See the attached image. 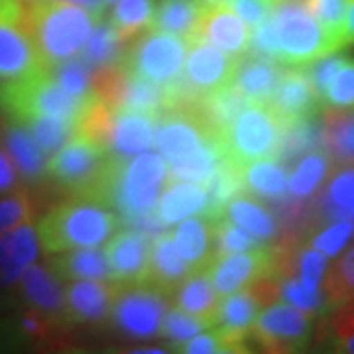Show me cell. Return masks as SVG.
Returning a JSON list of instances; mask_svg holds the SVG:
<instances>
[{"label":"cell","instance_id":"35","mask_svg":"<svg viewBox=\"0 0 354 354\" xmlns=\"http://www.w3.org/2000/svg\"><path fill=\"white\" fill-rule=\"evenodd\" d=\"M124 44L109 20H99L93 26L87 41L81 50V55L91 65H118L122 64Z\"/></svg>","mask_w":354,"mask_h":354},{"label":"cell","instance_id":"38","mask_svg":"<svg viewBox=\"0 0 354 354\" xmlns=\"http://www.w3.org/2000/svg\"><path fill=\"white\" fill-rule=\"evenodd\" d=\"M242 176L246 191L260 197H283L288 187L286 169L283 165L278 164V160H258L252 164L242 165Z\"/></svg>","mask_w":354,"mask_h":354},{"label":"cell","instance_id":"20","mask_svg":"<svg viewBox=\"0 0 354 354\" xmlns=\"http://www.w3.org/2000/svg\"><path fill=\"white\" fill-rule=\"evenodd\" d=\"M189 268L181 260L177 254L176 244H174V234L171 232H162L153 239L150 246V260H148V270L146 278L140 283L160 291L162 295H171L176 293L179 283L189 276Z\"/></svg>","mask_w":354,"mask_h":354},{"label":"cell","instance_id":"26","mask_svg":"<svg viewBox=\"0 0 354 354\" xmlns=\"http://www.w3.org/2000/svg\"><path fill=\"white\" fill-rule=\"evenodd\" d=\"M281 73L283 69H279L278 62L248 53V57H239L232 83L241 88L250 102H268Z\"/></svg>","mask_w":354,"mask_h":354},{"label":"cell","instance_id":"11","mask_svg":"<svg viewBox=\"0 0 354 354\" xmlns=\"http://www.w3.org/2000/svg\"><path fill=\"white\" fill-rule=\"evenodd\" d=\"M250 333L268 353H297L309 342L311 321L293 305L276 304L258 315Z\"/></svg>","mask_w":354,"mask_h":354},{"label":"cell","instance_id":"28","mask_svg":"<svg viewBox=\"0 0 354 354\" xmlns=\"http://www.w3.org/2000/svg\"><path fill=\"white\" fill-rule=\"evenodd\" d=\"M242 193H246L242 165L230 160L228 156H223L216 164L211 181L207 183V207L201 215L211 221L223 218L228 203Z\"/></svg>","mask_w":354,"mask_h":354},{"label":"cell","instance_id":"4","mask_svg":"<svg viewBox=\"0 0 354 354\" xmlns=\"http://www.w3.org/2000/svg\"><path fill=\"white\" fill-rule=\"evenodd\" d=\"M270 22L278 41L279 64L307 65L341 50L309 10V0H274Z\"/></svg>","mask_w":354,"mask_h":354},{"label":"cell","instance_id":"9","mask_svg":"<svg viewBox=\"0 0 354 354\" xmlns=\"http://www.w3.org/2000/svg\"><path fill=\"white\" fill-rule=\"evenodd\" d=\"M187 51L189 41L185 38L146 30L144 36L130 41L122 55V65L156 83H176L183 73Z\"/></svg>","mask_w":354,"mask_h":354},{"label":"cell","instance_id":"34","mask_svg":"<svg viewBox=\"0 0 354 354\" xmlns=\"http://www.w3.org/2000/svg\"><path fill=\"white\" fill-rule=\"evenodd\" d=\"M156 0H116L109 22L124 44L150 30Z\"/></svg>","mask_w":354,"mask_h":354},{"label":"cell","instance_id":"43","mask_svg":"<svg viewBox=\"0 0 354 354\" xmlns=\"http://www.w3.org/2000/svg\"><path fill=\"white\" fill-rule=\"evenodd\" d=\"M276 286V295L281 297V301L293 305L297 309L305 311L307 315H315L325 309V304L329 301L327 295H323L319 290H307L299 283L297 278L291 276H272Z\"/></svg>","mask_w":354,"mask_h":354},{"label":"cell","instance_id":"49","mask_svg":"<svg viewBox=\"0 0 354 354\" xmlns=\"http://www.w3.org/2000/svg\"><path fill=\"white\" fill-rule=\"evenodd\" d=\"M32 215H34L32 201L26 193H12L0 199V234L32 221Z\"/></svg>","mask_w":354,"mask_h":354},{"label":"cell","instance_id":"36","mask_svg":"<svg viewBox=\"0 0 354 354\" xmlns=\"http://www.w3.org/2000/svg\"><path fill=\"white\" fill-rule=\"evenodd\" d=\"M323 140L339 164H354V111H330L325 116Z\"/></svg>","mask_w":354,"mask_h":354},{"label":"cell","instance_id":"33","mask_svg":"<svg viewBox=\"0 0 354 354\" xmlns=\"http://www.w3.org/2000/svg\"><path fill=\"white\" fill-rule=\"evenodd\" d=\"M223 156L225 153L221 148V140H213L199 150L185 156L183 160L169 165L167 179L191 181V183H199L203 187H207V183L211 181L216 164Z\"/></svg>","mask_w":354,"mask_h":354},{"label":"cell","instance_id":"50","mask_svg":"<svg viewBox=\"0 0 354 354\" xmlns=\"http://www.w3.org/2000/svg\"><path fill=\"white\" fill-rule=\"evenodd\" d=\"M351 234H353V225L348 221H337L335 225H330L329 228H325L317 234L313 239V248H317L325 256H333L346 244Z\"/></svg>","mask_w":354,"mask_h":354},{"label":"cell","instance_id":"53","mask_svg":"<svg viewBox=\"0 0 354 354\" xmlns=\"http://www.w3.org/2000/svg\"><path fill=\"white\" fill-rule=\"evenodd\" d=\"M329 201L348 213V209L354 207V167L344 169L330 181Z\"/></svg>","mask_w":354,"mask_h":354},{"label":"cell","instance_id":"13","mask_svg":"<svg viewBox=\"0 0 354 354\" xmlns=\"http://www.w3.org/2000/svg\"><path fill=\"white\" fill-rule=\"evenodd\" d=\"M165 295L144 283L120 286L114 301V323L132 337H152L158 333L165 313Z\"/></svg>","mask_w":354,"mask_h":354},{"label":"cell","instance_id":"3","mask_svg":"<svg viewBox=\"0 0 354 354\" xmlns=\"http://www.w3.org/2000/svg\"><path fill=\"white\" fill-rule=\"evenodd\" d=\"M93 99L95 93H88L85 97L67 93L51 77L50 67L22 79L4 81L0 85V106L20 124H26L41 114L79 120Z\"/></svg>","mask_w":354,"mask_h":354},{"label":"cell","instance_id":"30","mask_svg":"<svg viewBox=\"0 0 354 354\" xmlns=\"http://www.w3.org/2000/svg\"><path fill=\"white\" fill-rule=\"evenodd\" d=\"M51 272L59 279H109L106 254L97 248H73L55 252Z\"/></svg>","mask_w":354,"mask_h":354},{"label":"cell","instance_id":"15","mask_svg":"<svg viewBox=\"0 0 354 354\" xmlns=\"http://www.w3.org/2000/svg\"><path fill=\"white\" fill-rule=\"evenodd\" d=\"M250 36L252 30L228 6V2H205L199 24L187 41L205 39L218 50L241 57L248 51Z\"/></svg>","mask_w":354,"mask_h":354},{"label":"cell","instance_id":"6","mask_svg":"<svg viewBox=\"0 0 354 354\" xmlns=\"http://www.w3.org/2000/svg\"><path fill=\"white\" fill-rule=\"evenodd\" d=\"M114 153L83 136L71 138L46 162V174L75 197L93 201L106 179Z\"/></svg>","mask_w":354,"mask_h":354},{"label":"cell","instance_id":"56","mask_svg":"<svg viewBox=\"0 0 354 354\" xmlns=\"http://www.w3.org/2000/svg\"><path fill=\"white\" fill-rule=\"evenodd\" d=\"M67 2H73L77 6H83L87 8L88 12H93L99 20L104 18V12H106V4L102 0H67Z\"/></svg>","mask_w":354,"mask_h":354},{"label":"cell","instance_id":"29","mask_svg":"<svg viewBox=\"0 0 354 354\" xmlns=\"http://www.w3.org/2000/svg\"><path fill=\"white\" fill-rule=\"evenodd\" d=\"M203 0H160L156 2L150 30L189 39L201 18Z\"/></svg>","mask_w":354,"mask_h":354},{"label":"cell","instance_id":"8","mask_svg":"<svg viewBox=\"0 0 354 354\" xmlns=\"http://www.w3.org/2000/svg\"><path fill=\"white\" fill-rule=\"evenodd\" d=\"M48 69L32 39L26 0H0V79L12 81Z\"/></svg>","mask_w":354,"mask_h":354},{"label":"cell","instance_id":"51","mask_svg":"<svg viewBox=\"0 0 354 354\" xmlns=\"http://www.w3.org/2000/svg\"><path fill=\"white\" fill-rule=\"evenodd\" d=\"M333 339L339 351L354 353V297L344 301L333 323Z\"/></svg>","mask_w":354,"mask_h":354},{"label":"cell","instance_id":"40","mask_svg":"<svg viewBox=\"0 0 354 354\" xmlns=\"http://www.w3.org/2000/svg\"><path fill=\"white\" fill-rule=\"evenodd\" d=\"M330 167L329 156L325 152H313L305 153L301 162L293 169V174L288 179V189L295 197H307L319 187V183L327 177Z\"/></svg>","mask_w":354,"mask_h":354},{"label":"cell","instance_id":"58","mask_svg":"<svg viewBox=\"0 0 354 354\" xmlns=\"http://www.w3.org/2000/svg\"><path fill=\"white\" fill-rule=\"evenodd\" d=\"M136 354H162V348H144V351H134Z\"/></svg>","mask_w":354,"mask_h":354},{"label":"cell","instance_id":"19","mask_svg":"<svg viewBox=\"0 0 354 354\" xmlns=\"http://www.w3.org/2000/svg\"><path fill=\"white\" fill-rule=\"evenodd\" d=\"M174 244L189 272L209 270L215 256V221L207 216H187L171 232Z\"/></svg>","mask_w":354,"mask_h":354},{"label":"cell","instance_id":"7","mask_svg":"<svg viewBox=\"0 0 354 354\" xmlns=\"http://www.w3.org/2000/svg\"><path fill=\"white\" fill-rule=\"evenodd\" d=\"M167 177L169 165L162 153L140 152L134 160L120 158L111 193V207L118 209L124 221L150 211L156 207Z\"/></svg>","mask_w":354,"mask_h":354},{"label":"cell","instance_id":"42","mask_svg":"<svg viewBox=\"0 0 354 354\" xmlns=\"http://www.w3.org/2000/svg\"><path fill=\"white\" fill-rule=\"evenodd\" d=\"M93 67L95 65H91L81 53H77L73 57H67L64 62L50 65V73L67 93L85 97L88 93H93L91 88Z\"/></svg>","mask_w":354,"mask_h":354},{"label":"cell","instance_id":"45","mask_svg":"<svg viewBox=\"0 0 354 354\" xmlns=\"http://www.w3.org/2000/svg\"><path fill=\"white\" fill-rule=\"evenodd\" d=\"M321 99L330 109H354V64L342 59L329 79Z\"/></svg>","mask_w":354,"mask_h":354},{"label":"cell","instance_id":"24","mask_svg":"<svg viewBox=\"0 0 354 354\" xmlns=\"http://www.w3.org/2000/svg\"><path fill=\"white\" fill-rule=\"evenodd\" d=\"M248 102L250 101L246 99V95L230 81L227 85L203 95L199 101L189 106L199 114V118L209 127V130L221 138V134Z\"/></svg>","mask_w":354,"mask_h":354},{"label":"cell","instance_id":"41","mask_svg":"<svg viewBox=\"0 0 354 354\" xmlns=\"http://www.w3.org/2000/svg\"><path fill=\"white\" fill-rule=\"evenodd\" d=\"M183 353H244L246 351V335L232 333L223 327H213V330L197 333L183 344H179Z\"/></svg>","mask_w":354,"mask_h":354},{"label":"cell","instance_id":"27","mask_svg":"<svg viewBox=\"0 0 354 354\" xmlns=\"http://www.w3.org/2000/svg\"><path fill=\"white\" fill-rule=\"evenodd\" d=\"M207 207V187L191 181L167 179L156 211L165 225H176L191 215H201Z\"/></svg>","mask_w":354,"mask_h":354},{"label":"cell","instance_id":"25","mask_svg":"<svg viewBox=\"0 0 354 354\" xmlns=\"http://www.w3.org/2000/svg\"><path fill=\"white\" fill-rule=\"evenodd\" d=\"M221 295L215 290L209 270L191 272L176 290V304L185 313L203 319L209 329L216 325V315L221 307Z\"/></svg>","mask_w":354,"mask_h":354},{"label":"cell","instance_id":"5","mask_svg":"<svg viewBox=\"0 0 354 354\" xmlns=\"http://www.w3.org/2000/svg\"><path fill=\"white\" fill-rule=\"evenodd\" d=\"M283 122L268 102H248L221 134L223 153L236 164L278 160Z\"/></svg>","mask_w":354,"mask_h":354},{"label":"cell","instance_id":"22","mask_svg":"<svg viewBox=\"0 0 354 354\" xmlns=\"http://www.w3.org/2000/svg\"><path fill=\"white\" fill-rule=\"evenodd\" d=\"M156 127V114L140 113L132 109H114L111 153L128 160L134 153L146 152L153 144Z\"/></svg>","mask_w":354,"mask_h":354},{"label":"cell","instance_id":"21","mask_svg":"<svg viewBox=\"0 0 354 354\" xmlns=\"http://www.w3.org/2000/svg\"><path fill=\"white\" fill-rule=\"evenodd\" d=\"M39 254V239L36 228L28 223L0 234V288L12 286L34 264Z\"/></svg>","mask_w":354,"mask_h":354},{"label":"cell","instance_id":"39","mask_svg":"<svg viewBox=\"0 0 354 354\" xmlns=\"http://www.w3.org/2000/svg\"><path fill=\"white\" fill-rule=\"evenodd\" d=\"M225 216L232 223L241 225L242 228H246L258 239H272L278 228L272 213L248 195H239L228 203Z\"/></svg>","mask_w":354,"mask_h":354},{"label":"cell","instance_id":"55","mask_svg":"<svg viewBox=\"0 0 354 354\" xmlns=\"http://www.w3.org/2000/svg\"><path fill=\"white\" fill-rule=\"evenodd\" d=\"M16 183V169L14 162L0 150V193L10 191Z\"/></svg>","mask_w":354,"mask_h":354},{"label":"cell","instance_id":"61","mask_svg":"<svg viewBox=\"0 0 354 354\" xmlns=\"http://www.w3.org/2000/svg\"><path fill=\"white\" fill-rule=\"evenodd\" d=\"M351 216H353V221H354V207H353V209H351Z\"/></svg>","mask_w":354,"mask_h":354},{"label":"cell","instance_id":"31","mask_svg":"<svg viewBox=\"0 0 354 354\" xmlns=\"http://www.w3.org/2000/svg\"><path fill=\"white\" fill-rule=\"evenodd\" d=\"M223 299L225 301H221L215 327L248 335L260 315V307L264 305V301L258 297L252 286L234 291V293H228Z\"/></svg>","mask_w":354,"mask_h":354},{"label":"cell","instance_id":"54","mask_svg":"<svg viewBox=\"0 0 354 354\" xmlns=\"http://www.w3.org/2000/svg\"><path fill=\"white\" fill-rule=\"evenodd\" d=\"M342 59H344V57H339V55L329 53V55H325V57H319L315 62L307 64L305 73L311 79V83H313V87L317 88L319 95H323V91L327 87L329 79L333 77V73L337 71V67L342 64ZM321 101H323V99H321Z\"/></svg>","mask_w":354,"mask_h":354},{"label":"cell","instance_id":"32","mask_svg":"<svg viewBox=\"0 0 354 354\" xmlns=\"http://www.w3.org/2000/svg\"><path fill=\"white\" fill-rule=\"evenodd\" d=\"M6 150L14 162V167L28 179H38L46 174V153L41 152L38 142L30 130L16 122L6 130Z\"/></svg>","mask_w":354,"mask_h":354},{"label":"cell","instance_id":"2","mask_svg":"<svg viewBox=\"0 0 354 354\" xmlns=\"http://www.w3.org/2000/svg\"><path fill=\"white\" fill-rule=\"evenodd\" d=\"M120 227V218L99 203L77 197L51 209L36 227L44 250L50 254L73 248H97Z\"/></svg>","mask_w":354,"mask_h":354},{"label":"cell","instance_id":"52","mask_svg":"<svg viewBox=\"0 0 354 354\" xmlns=\"http://www.w3.org/2000/svg\"><path fill=\"white\" fill-rule=\"evenodd\" d=\"M228 6L241 16L244 24L254 30L270 16L274 0H228Z\"/></svg>","mask_w":354,"mask_h":354},{"label":"cell","instance_id":"57","mask_svg":"<svg viewBox=\"0 0 354 354\" xmlns=\"http://www.w3.org/2000/svg\"><path fill=\"white\" fill-rule=\"evenodd\" d=\"M354 41V0H351L346 18H344V44H353Z\"/></svg>","mask_w":354,"mask_h":354},{"label":"cell","instance_id":"47","mask_svg":"<svg viewBox=\"0 0 354 354\" xmlns=\"http://www.w3.org/2000/svg\"><path fill=\"white\" fill-rule=\"evenodd\" d=\"M160 329H162L164 337H167L176 346H179L187 339L195 337L197 333L209 329V325L203 319H199V317L185 313L183 309L177 307V309H171V311L164 313Z\"/></svg>","mask_w":354,"mask_h":354},{"label":"cell","instance_id":"48","mask_svg":"<svg viewBox=\"0 0 354 354\" xmlns=\"http://www.w3.org/2000/svg\"><path fill=\"white\" fill-rule=\"evenodd\" d=\"M325 295L333 305H341L354 297V248L344 254L342 260L335 266Z\"/></svg>","mask_w":354,"mask_h":354},{"label":"cell","instance_id":"37","mask_svg":"<svg viewBox=\"0 0 354 354\" xmlns=\"http://www.w3.org/2000/svg\"><path fill=\"white\" fill-rule=\"evenodd\" d=\"M24 127L38 142L46 158H51L59 148H64L69 140L77 136V120L65 118V116L41 114V116L32 118L30 122H26Z\"/></svg>","mask_w":354,"mask_h":354},{"label":"cell","instance_id":"12","mask_svg":"<svg viewBox=\"0 0 354 354\" xmlns=\"http://www.w3.org/2000/svg\"><path fill=\"white\" fill-rule=\"evenodd\" d=\"M218 140L191 106H179L158 118L153 144L158 146L165 162L171 165L183 160L205 144Z\"/></svg>","mask_w":354,"mask_h":354},{"label":"cell","instance_id":"62","mask_svg":"<svg viewBox=\"0 0 354 354\" xmlns=\"http://www.w3.org/2000/svg\"><path fill=\"white\" fill-rule=\"evenodd\" d=\"M26 2H39V0H26Z\"/></svg>","mask_w":354,"mask_h":354},{"label":"cell","instance_id":"16","mask_svg":"<svg viewBox=\"0 0 354 354\" xmlns=\"http://www.w3.org/2000/svg\"><path fill=\"white\" fill-rule=\"evenodd\" d=\"M150 246V239L136 228L120 230L118 234H114L104 250L111 272L109 279L118 286L140 283L146 278Z\"/></svg>","mask_w":354,"mask_h":354},{"label":"cell","instance_id":"60","mask_svg":"<svg viewBox=\"0 0 354 354\" xmlns=\"http://www.w3.org/2000/svg\"><path fill=\"white\" fill-rule=\"evenodd\" d=\"M104 4H113V2H116V0H102Z\"/></svg>","mask_w":354,"mask_h":354},{"label":"cell","instance_id":"46","mask_svg":"<svg viewBox=\"0 0 354 354\" xmlns=\"http://www.w3.org/2000/svg\"><path fill=\"white\" fill-rule=\"evenodd\" d=\"M351 0H309V10L323 30L337 39L342 48L344 44V18Z\"/></svg>","mask_w":354,"mask_h":354},{"label":"cell","instance_id":"1","mask_svg":"<svg viewBox=\"0 0 354 354\" xmlns=\"http://www.w3.org/2000/svg\"><path fill=\"white\" fill-rule=\"evenodd\" d=\"M26 18L32 39L48 67L81 53L93 26L99 22L87 8L67 0L26 2Z\"/></svg>","mask_w":354,"mask_h":354},{"label":"cell","instance_id":"23","mask_svg":"<svg viewBox=\"0 0 354 354\" xmlns=\"http://www.w3.org/2000/svg\"><path fill=\"white\" fill-rule=\"evenodd\" d=\"M20 283L28 304L34 305V309H39L53 321L64 323L65 291L59 283V276H55L51 268L28 266L20 276Z\"/></svg>","mask_w":354,"mask_h":354},{"label":"cell","instance_id":"18","mask_svg":"<svg viewBox=\"0 0 354 354\" xmlns=\"http://www.w3.org/2000/svg\"><path fill=\"white\" fill-rule=\"evenodd\" d=\"M118 291L120 286L111 279L109 283L97 279H75V283L65 290L64 323H85L109 317L113 313Z\"/></svg>","mask_w":354,"mask_h":354},{"label":"cell","instance_id":"17","mask_svg":"<svg viewBox=\"0 0 354 354\" xmlns=\"http://www.w3.org/2000/svg\"><path fill=\"white\" fill-rule=\"evenodd\" d=\"M268 104L281 122L311 118L323 104L305 69H283Z\"/></svg>","mask_w":354,"mask_h":354},{"label":"cell","instance_id":"44","mask_svg":"<svg viewBox=\"0 0 354 354\" xmlns=\"http://www.w3.org/2000/svg\"><path fill=\"white\" fill-rule=\"evenodd\" d=\"M262 246L260 239L254 236L252 232H248L241 225L232 223L230 218H218L215 221V256H227V254L244 252L250 248Z\"/></svg>","mask_w":354,"mask_h":354},{"label":"cell","instance_id":"59","mask_svg":"<svg viewBox=\"0 0 354 354\" xmlns=\"http://www.w3.org/2000/svg\"><path fill=\"white\" fill-rule=\"evenodd\" d=\"M203 2H228V0H203Z\"/></svg>","mask_w":354,"mask_h":354},{"label":"cell","instance_id":"14","mask_svg":"<svg viewBox=\"0 0 354 354\" xmlns=\"http://www.w3.org/2000/svg\"><path fill=\"white\" fill-rule=\"evenodd\" d=\"M274 252L266 246L216 258L209 268V276L221 297L250 288L252 283L272 276Z\"/></svg>","mask_w":354,"mask_h":354},{"label":"cell","instance_id":"10","mask_svg":"<svg viewBox=\"0 0 354 354\" xmlns=\"http://www.w3.org/2000/svg\"><path fill=\"white\" fill-rule=\"evenodd\" d=\"M236 65H239V57L218 50L213 44L205 39L189 41L183 73L177 81L179 106H189L199 101L203 95L230 83L236 71Z\"/></svg>","mask_w":354,"mask_h":354}]
</instances>
